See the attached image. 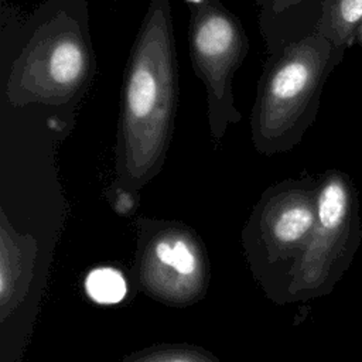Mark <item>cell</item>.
Listing matches in <instances>:
<instances>
[{
	"label": "cell",
	"instance_id": "7a4b0ae2",
	"mask_svg": "<svg viewBox=\"0 0 362 362\" xmlns=\"http://www.w3.org/2000/svg\"><path fill=\"white\" fill-rule=\"evenodd\" d=\"M180 96L170 0H150L120 88V140L129 157H154L167 143Z\"/></svg>",
	"mask_w": 362,
	"mask_h": 362
},
{
	"label": "cell",
	"instance_id": "6da1fadb",
	"mask_svg": "<svg viewBox=\"0 0 362 362\" xmlns=\"http://www.w3.org/2000/svg\"><path fill=\"white\" fill-rule=\"evenodd\" d=\"M96 55L86 0L0 8V100L75 115L92 88Z\"/></svg>",
	"mask_w": 362,
	"mask_h": 362
},
{
	"label": "cell",
	"instance_id": "5b68a950",
	"mask_svg": "<svg viewBox=\"0 0 362 362\" xmlns=\"http://www.w3.org/2000/svg\"><path fill=\"white\" fill-rule=\"evenodd\" d=\"M325 0H257L259 30L267 55L315 31Z\"/></svg>",
	"mask_w": 362,
	"mask_h": 362
},
{
	"label": "cell",
	"instance_id": "30bf717a",
	"mask_svg": "<svg viewBox=\"0 0 362 362\" xmlns=\"http://www.w3.org/2000/svg\"><path fill=\"white\" fill-rule=\"evenodd\" d=\"M157 259L167 266H171L177 273L188 276L197 267V259L191 247L184 240H163L156 245Z\"/></svg>",
	"mask_w": 362,
	"mask_h": 362
},
{
	"label": "cell",
	"instance_id": "7c38bea8",
	"mask_svg": "<svg viewBox=\"0 0 362 362\" xmlns=\"http://www.w3.org/2000/svg\"><path fill=\"white\" fill-rule=\"evenodd\" d=\"M174 362H181V361H174Z\"/></svg>",
	"mask_w": 362,
	"mask_h": 362
},
{
	"label": "cell",
	"instance_id": "3957f363",
	"mask_svg": "<svg viewBox=\"0 0 362 362\" xmlns=\"http://www.w3.org/2000/svg\"><path fill=\"white\" fill-rule=\"evenodd\" d=\"M344 51L313 33L267 55L257 79L252 129L263 148L294 144L314 122L324 86Z\"/></svg>",
	"mask_w": 362,
	"mask_h": 362
},
{
	"label": "cell",
	"instance_id": "277c9868",
	"mask_svg": "<svg viewBox=\"0 0 362 362\" xmlns=\"http://www.w3.org/2000/svg\"><path fill=\"white\" fill-rule=\"evenodd\" d=\"M189 11L188 47L192 69L205 89L212 133L240 119L232 82L249 54V37L240 18L221 0H185Z\"/></svg>",
	"mask_w": 362,
	"mask_h": 362
},
{
	"label": "cell",
	"instance_id": "8fae6325",
	"mask_svg": "<svg viewBox=\"0 0 362 362\" xmlns=\"http://www.w3.org/2000/svg\"><path fill=\"white\" fill-rule=\"evenodd\" d=\"M355 44L362 49V24H361V27L358 30V34H356V38H355Z\"/></svg>",
	"mask_w": 362,
	"mask_h": 362
},
{
	"label": "cell",
	"instance_id": "8992f818",
	"mask_svg": "<svg viewBox=\"0 0 362 362\" xmlns=\"http://www.w3.org/2000/svg\"><path fill=\"white\" fill-rule=\"evenodd\" d=\"M362 24V0H325L315 34L346 52L355 45Z\"/></svg>",
	"mask_w": 362,
	"mask_h": 362
},
{
	"label": "cell",
	"instance_id": "9c48e42d",
	"mask_svg": "<svg viewBox=\"0 0 362 362\" xmlns=\"http://www.w3.org/2000/svg\"><path fill=\"white\" fill-rule=\"evenodd\" d=\"M314 225V214L305 205H296L281 212L273 226L276 239L281 243H294L304 238Z\"/></svg>",
	"mask_w": 362,
	"mask_h": 362
},
{
	"label": "cell",
	"instance_id": "ba28073f",
	"mask_svg": "<svg viewBox=\"0 0 362 362\" xmlns=\"http://www.w3.org/2000/svg\"><path fill=\"white\" fill-rule=\"evenodd\" d=\"M348 209V194L344 184L339 180H331L318 197L317 216L320 225L325 229L338 228Z\"/></svg>",
	"mask_w": 362,
	"mask_h": 362
},
{
	"label": "cell",
	"instance_id": "52a82bcc",
	"mask_svg": "<svg viewBox=\"0 0 362 362\" xmlns=\"http://www.w3.org/2000/svg\"><path fill=\"white\" fill-rule=\"evenodd\" d=\"M85 288L88 296L99 304H116L122 301L127 293L124 277L112 267L92 270L85 280Z\"/></svg>",
	"mask_w": 362,
	"mask_h": 362
}]
</instances>
